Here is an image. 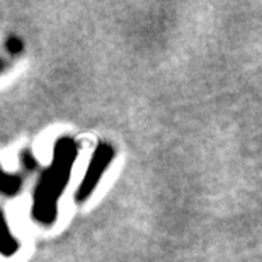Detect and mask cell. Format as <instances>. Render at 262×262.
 <instances>
[{
  "label": "cell",
  "instance_id": "cell-1",
  "mask_svg": "<svg viewBox=\"0 0 262 262\" xmlns=\"http://www.w3.org/2000/svg\"><path fill=\"white\" fill-rule=\"evenodd\" d=\"M97 155H99V160L96 162V157H94L92 165H91V170H89V174H87V179H85V182H83V186H80L78 199H80V198H85V196L89 194V192H91L92 186H94V182H97V181H99V176H101L102 169L106 167L107 160L111 159V148H109V150H107V148H102Z\"/></svg>",
  "mask_w": 262,
  "mask_h": 262
}]
</instances>
